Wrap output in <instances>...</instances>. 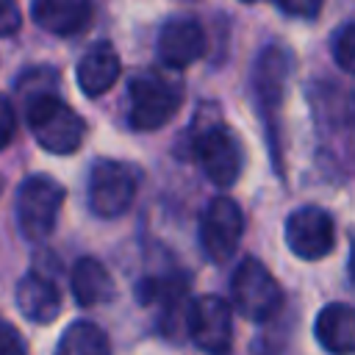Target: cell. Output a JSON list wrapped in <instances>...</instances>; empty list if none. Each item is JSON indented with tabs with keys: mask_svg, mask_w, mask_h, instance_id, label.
Instances as JSON below:
<instances>
[{
	"mask_svg": "<svg viewBox=\"0 0 355 355\" xmlns=\"http://www.w3.org/2000/svg\"><path fill=\"white\" fill-rule=\"evenodd\" d=\"M130 114L128 122L136 130H158L164 128L183 103V86L158 69H141L128 83Z\"/></svg>",
	"mask_w": 355,
	"mask_h": 355,
	"instance_id": "cell-1",
	"label": "cell"
},
{
	"mask_svg": "<svg viewBox=\"0 0 355 355\" xmlns=\"http://www.w3.org/2000/svg\"><path fill=\"white\" fill-rule=\"evenodd\" d=\"M25 111L39 147H44L47 153L69 155L83 144V136H86L83 116L72 111L55 92L36 97L33 103L25 105Z\"/></svg>",
	"mask_w": 355,
	"mask_h": 355,
	"instance_id": "cell-2",
	"label": "cell"
},
{
	"mask_svg": "<svg viewBox=\"0 0 355 355\" xmlns=\"http://www.w3.org/2000/svg\"><path fill=\"white\" fill-rule=\"evenodd\" d=\"M64 205V186L50 175H31L17 189V225L28 241H44Z\"/></svg>",
	"mask_w": 355,
	"mask_h": 355,
	"instance_id": "cell-3",
	"label": "cell"
},
{
	"mask_svg": "<svg viewBox=\"0 0 355 355\" xmlns=\"http://www.w3.org/2000/svg\"><path fill=\"white\" fill-rule=\"evenodd\" d=\"M230 294L236 311L250 322H266L283 305L280 283L258 258H244L236 266L230 280Z\"/></svg>",
	"mask_w": 355,
	"mask_h": 355,
	"instance_id": "cell-4",
	"label": "cell"
},
{
	"mask_svg": "<svg viewBox=\"0 0 355 355\" xmlns=\"http://www.w3.org/2000/svg\"><path fill=\"white\" fill-rule=\"evenodd\" d=\"M136 189H139V178L133 166L122 161L103 158L89 172V205L103 219L122 216L133 205Z\"/></svg>",
	"mask_w": 355,
	"mask_h": 355,
	"instance_id": "cell-5",
	"label": "cell"
},
{
	"mask_svg": "<svg viewBox=\"0 0 355 355\" xmlns=\"http://www.w3.org/2000/svg\"><path fill=\"white\" fill-rule=\"evenodd\" d=\"M186 330L205 355H227L233 347V311L222 297L205 294L189 305Z\"/></svg>",
	"mask_w": 355,
	"mask_h": 355,
	"instance_id": "cell-6",
	"label": "cell"
},
{
	"mask_svg": "<svg viewBox=\"0 0 355 355\" xmlns=\"http://www.w3.org/2000/svg\"><path fill=\"white\" fill-rule=\"evenodd\" d=\"M286 244L302 261H322L336 247V222L319 205H302L286 216Z\"/></svg>",
	"mask_w": 355,
	"mask_h": 355,
	"instance_id": "cell-7",
	"label": "cell"
},
{
	"mask_svg": "<svg viewBox=\"0 0 355 355\" xmlns=\"http://www.w3.org/2000/svg\"><path fill=\"white\" fill-rule=\"evenodd\" d=\"M194 153H197V161H200L205 178L214 186L225 189L239 180L241 166H244V150L230 128H225V125L205 128L194 141Z\"/></svg>",
	"mask_w": 355,
	"mask_h": 355,
	"instance_id": "cell-8",
	"label": "cell"
},
{
	"mask_svg": "<svg viewBox=\"0 0 355 355\" xmlns=\"http://www.w3.org/2000/svg\"><path fill=\"white\" fill-rule=\"evenodd\" d=\"M244 233V214L230 197H214L200 216V244L214 263H225Z\"/></svg>",
	"mask_w": 355,
	"mask_h": 355,
	"instance_id": "cell-9",
	"label": "cell"
},
{
	"mask_svg": "<svg viewBox=\"0 0 355 355\" xmlns=\"http://www.w3.org/2000/svg\"><path fill=\"white\" fill-rule=\"evenodd\" d=\"M158 61L166 69H186L194 64L205 50V33L202 25L194 17H172L158 31Z\"/></svg>",
	"mask_w": 355,
	"mask_h": 355,
	"instance_id": "cell-10",
	"label": "cell"
},
{
	"mask_svg": "<svg viewBox=\"0 0 355 355\" xmlns=\"http://www.w3.org/2000/svg\"><path fill=\"white\" fill-rule=\"evenodd\" d=\"M17 308L25 319L36 322V324H47L58 316L61 311V291L53 283L50 275L33 269L28 272L19 283H17Z\"/></svg>",
	"mask_w": 355,
	"mask_h": 355,
	"instance_id": "cell-11",
	"label": "cell"
},
{
	"mask_svg": "<svg viewBox=\"0 0 355 355\" xmlns=\"http://www.w3.org/2000/svg\"><path fill=\"white\" fill-rule=\"evenodd\" d=\"M119 69H122V61H119V53L114 50V44L97 42L78 61V69H75L78 86L86 97H100L116 83Z\"/></svg>",
	"mask_w": 355,
	"mask_h": 355,
	"instance_id": "cell-12",
	"label": "cell"
},
{
	"mask_svg": "<svg viewBox=\"0 0 355 355\" xmlns=\"http://www.w3.org/2000/svg\"><path fill=\"white\" fill-rule=\"evenodd\" d=\"M291 75V55L272 44L266 47L258 61H255V75H252V86H255V100L261 105L263 114H272L280 100H283V86H286V78Z\"/></svg>",
	"mask_w": 355,
	"mask_h": 355,
	"instance_id": "cell-13",
	"label": "cell"
},
{
	"mask_svg": "<svg viewBox=\"0 0 355 355\" xmlns=\"http://www.w3.org/2000/svg\"><path fill=\"white\" fill-rule=\"evenodd\" d=\"M33 22L55 36H75L92 22V3L83 0H36L31 6Z\"/></svg>",
	"mask_w": 355,
	"mask_h": 355,
	"instance_id": "cell-14",
	"label": "cell"
},
{
	"mask_svg": "<svg viewBox=\"0 0 355 355\" xmlns=\"http://www.w3.org/2000/svg\"><path fill=\"white\" fill-rule=\"evenodd\" d=\"M316 341L330 355H355V305L330 302L316 316Z\"/></svg>",
	"mask_w": 355,
	"mask_h": 355,
	"instance_id": "cell-15",
	"label": "cell"
},
{
	"mask_svg": "<svg viewBox=\"0 0 355 355\" xmlns=\"http://www.w3.org/2000/svg\"><path fill=\"white\" fill-rule=\"evenodd\" d=\"M69 283H72V297L80 308H94L114 297V280L108 269L97 258H89V255L75 261Z\"/></svg>",
	"mask_w": 355,
	"mask_h": 355,
	"instance_id": "cell-16",
	"label": "cell"
},
{
	"mask_svg": "<svg viewBox=\"0 0 355 355\" xmlns=\"http://www.w3.org/2000/svg\"><path fill=\"white\" fill-rule=\"evenodd\" d=\"M55 355H111V341L100 324L78 319L61 333Z\"/></svg>",
	"mask_w": 355,
	"mask_h": 355,
	"instance_id": "cell-17",
	"label": "cell"
},
{
	"mask_svg": "<svg viewBox=\"0 0 355 355\" xmlns=\"http://www.w3.org/2000/svg\"><path fill=\"white\" fill-rule=\"evenodd\" d=\"M55 83H58V75H55L53 69L36 67V69H28V72L17 80V94H19L22 103L28 105V103H33V100L42 97V94H53Z\"/></svg>",
	"mask_w": 355,
	"mask_h": 355,
	"instance_id": "cell-18",
	"label": "cell"
},
{
	"mask_svg": "<svg viewBox=\"0 0 355 355\" xmlns=\"http://www.w3.org/2000/svg\"><path fill=\"white\" fill-rule=\"evenodd\" d=\"M330 50H333L336 64H338L344 72L355 75V22H347V25H341V28L333 33Z\"/></svg>",
	"mask_w": 355,
	"mask_h": 355,
	"instance_id": "cell-19",
	"label": "cell"
},
{
	"mask_svg": "<svg viewBox=\"0 0 355 355\" xmlns=\"http://www.w3.org/2000/svg\"><path fill=\"white\" fill-rule=\"evenodd\" d=\"M0 355H28V344L19 330L0 316Z\"/></svg>",
	"mask_w": 355,
	"mask_h": 355,
	"instance_id": "cell-20",
	"label": "cell"
},
{
	"mask_svg": "<svg viewBox=\"0 0 355 355\" xmlns=\"http://www.w3.org/2000/svg\"><path fill=\"white\" fill-rule=\"evenodd\" d=\"M17 133V111L11 105V100L6 94H0V150L11 144Z\"/></svg>",
	"mask_w": 355,
	"mask_h": 355,
	"instance_id": "cell-21",
	"label": "cell"
},
{
	"mask_svg": "<svg viewBox=\"0 0 355 355\" xmlns=\"http://www.w3.org/2000/svg\"><path fill=\"white\" fill-rule=\"evenodd\" d=\"M19 8L11 0H0V36H11L19 31Z\"/></svg>",
	"mask_w": 355,
	"mask_h": 355,
	"instance_id": "cell-22",
	"label": "cell"
},
{
	"mask_svg": "<svg viewBox=\"0 0 355 355\" xmlns=\"http://www.w3.org/2000/svg\"><path fill=\"white\" fill-rule=\"evenodd\" d=\"M319 8H322V6H319L316 0H313V3H311V0H308V3H294V0H288V3H277V11H283V14H300V17H308V19L316 17Z\"/></svg>",
	"mask_w": 355,
	"mask_h": 355,
	"instance_id": "cell-23",
	"label": "cell"
},
{
	"mask_svg": "<svg viewBox=\"0 0 355 355\" xmlns=\"http://www.w3.org/2000/svg\"><path fill=\"white\" fill-rule=\"evenodd\" d=\"M349 277L355 280V239H352V247H349Z\"/></svg>",
	"mask_w": 355,
	"mask_h": 355,
	"instance_id": "cell-24",
	"label": "cell"
},
{
	"mask_svg": "<svg viewBox=\"0 0 355 355\" xmlns=\"http://www.w3.org/2000/svg\"><path fill=\"white\" fill-rule=\"evenodd\" d=\"M0 194H3V178H0Z\"/></svg>",
	"mask_w": 355,
	"mask_h": 355,
	"instance_id": "cell-25",
	"label": "cell"
}]
</instances>
